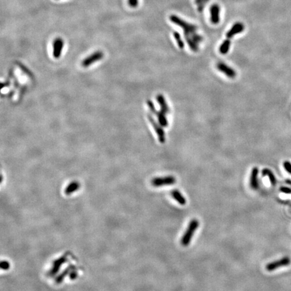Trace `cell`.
<instances>
[{
	"instance_id": "603a6c76",
	"label": "cell",
	"mask_w": 291,
	"mask_h": 291,
	"mask_svg": "<svg viewBox=\"0 0 291 291\" xmlns=\"http://www.w3.org/2000/svg\"><path fill=\"white\" fill-rule=\"evenodd\" d=\"M128 4L131 8H136L138 5V0H128Z\"/></svg>"
},
{
	"instance_id": "2e32d148",
	"label": "cell",
	"mask_w": 291,
	"mask_h": 291,
	"mask_svg": "<svg viewBox=\"0 0 291 291\" xmlns=\"http://www.w3.org/2000/svg\"><path fill=\"white\" fill-rule=\"evenodd\" d=\"M230 47H231V41L229 39L224 40L219 47V52L222 55L227 54L228 52V51H229Z\"/></svg>"
},
{
	"instance_id": "e0dca14e",
	"label": "cell",
	"mask_w": 291,
	"mask_h": 291,
	"mask_svg": "<svg viewBox=\"0 0 291 291\" xmlns=\"http://www.w3.org/2000/svg\"><path fill=\"white\" fill-rule=\"evenodd\" d=\"M80 183L78 181H73L71 183H69L68 185V187H66L65 189V193L67 195H69L72 193L74 192V191H77L80 187Z\"/></svg>"
},
{
	"instance_id": "d4e9b609",
	"label": "cell",
	"mask_w": 291,
	"mask_h": 291,
	"mask_svg": "<svg viewBox=\"0 0 291 291\" xmlns=\"http://www.w3.org/2000/svg\"><path fill=\"white\" fill-rule=\"evenodd\" d=\"M10 267L9 266V264L7 262V261H2V269H6V270H7V269H8Z\"/></svg>"
},
{
	"instance_id": "ac0fdd59",
	"label": "cell",
	"mask_w": 291,
	"mask_h": 291,
	"mask_svg": "<svg viewBox=\"0 0 291 291\" xmlns=\"http://www.w3.org/2000/svg\"><path fill=\"white\" fill-rule=\"evenodd\" d=\"M173 36H174V38L176 40L178 47L180 48V49H183L184 46H185V44H184V42L183 41L181 36V35H180L179 33L177 32H174V33H173Z\"/></svg>"
},
{
	"instance_id": "484cf974",
	"label": "cell",
	"mask_w": 291,
	"mask_h": 291,
	"mask_svg": "<svg viewBox=\"0 0 291 291\" xmlns=\"http://www.w3.org/2000/svg\"><path fill=\"white\" fill-rule=\"evenodd\" d=\"M286 183L287 184H289V185H291V180H289V179H287V180H286Z\"/></svg>"
},
{
	"instance_id": "5bb4252c",
	"label": "cell",
	"mask_w": 291,
	"mask_h": 291,
	"mask_svg": "<svg viewBox=\"0 0 291 291\" xmlns=\"http://www.w3.org/2000/svg\"><path fill=\"white\" fill-rule=\"evenodd\" d=\"M166 115H167V114H165L162 111H157L155 114V115L158 118V123H159V124L162 127H167L168 125V122L167 119V117H166Z\"/></svg>"
},
{
	"instance_id": "30bf717a",
	"label": "cell",
	"mask_w": 291,
	"mask_h": 291,
	"mask_svg": "<svg viewBox=\"0 0 291 291\" xmlns=\"http://www.w3.org/2000/svg\"><path fill=\"white\" fill-rule=\"evenodd\" d=\"M244 28L245 27H244L243 24H242L241 23H235L233 27H231L230 30L227 32V34H226L227 38L228 39L233 38L235 35L239 34V33H241L242 31H243Z\"/></svg>"
},
{
	"instance_id": "52a82bcc",
	"label": "cell",
	"mask_w": 291,
	"mask_h": 291,
	"mask_svg": "<svg viewBox=\"0 0 291 291\" xmlns=\"http://www.w3.org/2000/svg\"><path fill=\"white\" fill-rule=\"evenodd\" d=\"M64 42L61 38L58 37L55 39L53 42V55L55 59L61 57L62 50H63Z\"/></svg>"
},
{
	"instance_id": "5b68a950",
	"label": "cell",
	"mask_w": 291,
	"mask_h": 291,
	"mask_svg": "<svg viewBox=\"0 0 291 291\" xmlns=\"http://www.w3.org/2000/svg\"><path fill=\"white\" fill-rule=\"evenodd\" d=\"M104 57V54L101 51H95L93 53L90 55L89 56L82 61V65L84 68H88L92 64H93L95 62L98 61H100L101 59Z\"/></svg>"
},
{
	"instance_id": "d6986e66",
	"label": "cell",
	"mask_w": 291,
	"mask_h": 291,
	"mask_svg": "<svg viewBox=\"0 0 291 291\" xmlns=\"http://www.w3.org/2000/svg\"><path fill=\"white\" fill-rule=\"evenodd\" d=\"M209 2V0H195V3L197 5V10L199 12L203 11L205 5Z\"/></svg>"
},
{
	"instance_id": "6da1fadb",
	"label": "cell",
	"mask_w": 291,
	"mask_h": 291,
	"mask_svg": "<svg viewBox=\"0 0 291 291\" xmlns=\"http://www.w3.org/2000/svg\"><path fill=\"white\" fill-rule=\"evenodd\" d=\"M170 20L173 23L179 26L183 29L185 39L191 38V36L196 33V31L197 29V26L187 23V22L182 20L181 18H179L178 16L175 15H171L170 16Z\"/></svg>"
},
{
	"instance_id": "cb8c5ba5",
	"label": "cell",
	"mask_w": 291,
	"mask_h": 291,
	"mask_svg": "<svg viewBox=\"0 0 291 291\" xmlns=\"http://www.w3.org/2000/svg\"><path fill=\"white\" fill-rule=\"evenodd\" d=\"M280 191L284 193H287V194L291 193V188H289V187H284V186L281 187V188H280Z\"/></svg>"
},
{
	"instance_id": "9a60e30c",
	"label": "cell",
	"mask_w": 291,
	"mask_h": 291,
	"mask_svg": "<svg viewBox=\"0 0 291 291\" xmlns=\"http://www.w3.org/2000/svg\"><path fill=\"white\" fill-rule=\"evenodd\" d=\"M261 175H262L263 177L268 176L272 185L273 186L276 185V177L271 170H270V169H268V168H264L263 169L262 171H261Z\"/></svg>"
},
{
	"instance_id": "7a4b0ae2",
	"label": "cell",
	"mask_w": 291,
	"mask_h": 291,
	"mask_svg": "<svg viewBox=\"0 0 291 291\" xmlns=\"http://www.w3.org/2000/svg\"><path fill=\"white\" fill-rule=\"evenodd\" d=\"M199 227V222L197 219H193L191 220L187 228L186 229L185 233L183 235L181 240V243L183 246L186 247L189 245L190 242L192 239L193 235Z\"/></svg>"
},
{
	"instance_id": "277c9868",
	"label": "cell",
	"mask_w": 291,
	"mask_h": 291,
	"mask_svg": "<svg viewBox=\"0 0 291 291\" xmlns=\"http://www.w3.org/2000/svg\"><path fill=\"white\" fill-rule=\"evenodd\" d=\"M147 117H148V119L150 121V123H151V125H152L153 128L154 129V130H155V131L156 132L158 140H159V142L162 143H164L166 138H165V134L163 129V127L160 126L159 123H157L152 117V115H150V114H148Z\"/></svg>"
},
{
	"instance_id": "4fadbf2b",
	"label": "cell",
	"mask_w": 291,
	"mask_h": 291,
	"mask_svg": "<svg viewBox=\"0 0 291 291\" xmlns=\"http://www.w3.org/2000/svg\"><path fill=\"white\" fill-rule=\"evenodd\" d=\"M171 196L175 199V200L178 202L179 204L182 206L185 205L186 204V199L184 197L181 193L179 191L175 189L171 191Z\"/></svg>"
},
{
	"instance_id": "3957f363",
	"label": "cell",
	"mask_w": 291,
	"mask_h": 291,
	"mask_svg": "<svg viewBox=\"0 0 291 291\" xmlns=\"http://www.w3.org/2000/svg\"><path fill=\"white\" fill-rule=\"evenodd\" d=\"M152 185L154 187H161L172 185L176 183V179L173 176H166L163 177H156L152 180Z\"/></svg>"
},
{
	"instance_id": "44dd1931",
	"label": "cell",
	"mask_w": 291,
	"mask_h": 291,
	"mask_svg": "<svg viewBox=\"0 0 291 291\" xmlns=\"http://www.w3.org/2000/svg\"><path fill=\"white\" fill-rule=\"evenodd\" d=\"M147 105H148L149 109L150 110L151 113H152L153 114L155 115L156 113L157 112V110H156L155 106H154V103L152 102V101H150V100H148V101H147Z\"/></svg>"
},
{
	"instance_id": "7c38bea8",
	"label": "cell",
	"mask_w": 291,
	"mask_h": 291,
	"mask_svg": "<svg viewBox=\"0 0 291 291\" xmlns=\"http://www.w3.org/2000/svg\"><path fill=\"white\" fill-rule=\"evenodd\" d=\"M156 100L159 104L160 106V111L163 112L165 114H168L169 113V107L168 105L167 104V102H166L165 98L164 97L163 95L162 94H158L156 97Z\"/></svg>"
},
{
	"instance_id": "ffe728a7",
	"label": "cell",
	"mask_w": 291,
	"mask_h": 291,
	"mask_svg": "<svg viewBox=\"0 0 291 291\" xmlns=\"http://www.w3.org/2000/svg\"><path fill=\"white\" fill-rule=\"evenodd\" d=\"M64 261H66V260H65V259L64 260V257H62V258H60V260L55 261V265H54L53 268H52V271H51V272H52L53 274L56 273V272L58 271L59 268H60V267L61 266V264L62 262H64Z\"/></svg>"
},
{
	"instance_id": "7402d4cb",
	"label": "cell",
	"mask_w": 291,
	"mask_h": 291,
	"mask_svg": "<svg viewBox=\"0 0 291 291\" xmlns=\"http://www.w3.org/2000/svg\"><path fill=\"white\" fill-rule=\"evenodd\" d=\"M284 168H285V170L288 172L289 174H291V163L289 161H285V163H283Z\"/></svg>"
},
{
	"instance_id": "ba28073f",
	"label": "cell",
	"mask_w": 291,
	"mask_h": 291,
	"mask_svg": "<svg viewBox=\"0 0 291 291\" xmlns=\"http://www.w3.org/2000/svg\"><path fill=\"white\" fill-rule=\"evenodd\" d=\"M216 67L218 68V70L221 72H222L224 74H225L228 78H235L236 77L237 73L233 68H231L229 66L226 65L225 64L222 63V62H219L217 64Z\"/></svg>"
},
{
	"instance_id": "8fae6325",
	"label": "cell",
	"mask_w": 291,
	"mask_h": 291,
	"mask_svg": "<svg viewBox=\"0 0 291 291\" xmlns=\"http://www.w3.org/2000/svg\"><path fill=\"white\" fill-rule=\"evenodd\" d=\"M259 169L257 167H253L252 170L251 176H250V186L254 190H257L259 187V183L258 179H257V176H258Z\"/></svg>"
},
{
	"instance_id": "9c48e42d",
	"label": "cell",
	"mask_w": 291,
	"mask_h": 291,
	"mask_svg": "<svg viewBox=\"0 0 291 291\" xmlns=\"http://www.w3.org/2000/svg\"><path fill=\"white\" fill-rule=\"evenodd\" d=\"M210 21L214 24H217L220 22V7L218 4H213L210 8Z\"/></svg>"
},
{
	"instance_id": "8992f818",
	"label": "cell",
	"mask_w": 291,
	"mask_h": 291,
	"mask_svg": "<svg viewBox=\"0 0 291 291\" xmlns=\"http://www.w3.org/2000/svg\"><path fill=\"white\" fill-rule=\"evenodd\" d=\"M290 259L289 257H284L281 260L268 264L266 265V268L268 271L272 272L276 270V269L278 268L289 266L290 264Z\"/></svg>"
}]
</instances>
